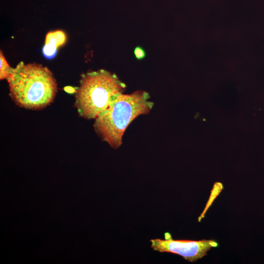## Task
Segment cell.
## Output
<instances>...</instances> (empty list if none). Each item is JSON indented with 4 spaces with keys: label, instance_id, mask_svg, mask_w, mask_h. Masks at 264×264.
<instances>
[{
    "label": "cell",
    "instance_id": "7",
    "mask_svg": "<svg viewBox=\"0 0 264 264\" xmlns=\"http://www.w3.org/2000/svg\"><path fill=\"white\" fill-rule=\"evenodd\" d=\"M133 53L135 58L138 60H142L146 57L145 51L140 46H137L134 48Z\"/></svg>",
    "mask_w": 264,
    "mask_h": 264
},
{
    "label": "cell",
    "instance_id": "2",
    "mask_svg": "<svg viewBox=\"0 0 264 264\" xmlns=\"http://www.w3.org/2000/svg\"><path fill=\"white\" fill-rule=\"evenodd\" d=\"M149 94L137 90L131 94H118L109 108L95 119L93 127L96 133L113 149L122 143V137L131 123L140 115L147 114L154 103Z\"/></svg>",
    "mask_w": 264,
    "mask_h": 264
},
{
    "label": "cell",
    "instance_id": "1",
    "mask_svg": "<svg viewBox=\"0 0 264 264\" xmlns=\"http://www.w3.org/2000/svg\"><path fill=\"white\" fill-rule=\"evenodd\" d=\"M9 95L18 106L38 110L54 100L57 84L51 71L42 65L20 62L6 78Z\"/></svg>",
    "mask_w": 264,
    "mask_h": 264
},
{
    "label": "cell",
    "instance_id": "4",
    "mask_svg": "<svg viewBox=\"0 0 264 264\" xmlns=\"http://www.w3.org/2000/svg\"><path fill=\"white\" fill-rule=\"evenodd\" d=\"M164 240L154 239L150 241L154 250L177 254L190 262L202 258L211 248L218 246V243L213 240H174L168 232L164 234Z\"/></svg>",
    "mask_w": 264,
    "mask_h": 264
},
{
    "label": "cell",
    "instance_id": "5",
    "mask_svg": "<svg viewBox=\"0 0 264 264\" xmlns=\"http://www.w3.org/2000/svg\"><path fill=\"white\" fill-rule=\"evenodd\" d=\"M66 41V35L64 31L57 30L48 32L46 35L45 44L42 53L48 60L53 59L57 54V48L63 45Z\"/></svg>",
    "mask_w": 264,
    "mask_h": 264
},
{
    "label": "cell",
    "instance_id": "3",
    "mask_svg": "<svg viewBox=\"0 0 264 264\" xmlns=\"http://www.w3.org/2000/svg\"><path fill=\"white\" fill-rule=\"evenodd\" d=\"M126 88L116 75L105 69L83 74L75 93L78 113L85 118L95 119Z\"/></svg>",
    "mask_w": 264,
    "mask_h": 264
},
{
    "label": "cell",
    "instance_id": "6",
    "mask_svg": "<svg viewBox=\"0 0 264 264\" xmlns=\"http://www.w3.org/2000/svg\"><path fill=\"white\" fill-rule=\"evenodd\" d=\"M0 80L6 79L8 76L12 67L7 63L4 56L0 50Z\"/></svg>",
    "mask_w": 264,
    "mask_h": 264
}]
</instances>
